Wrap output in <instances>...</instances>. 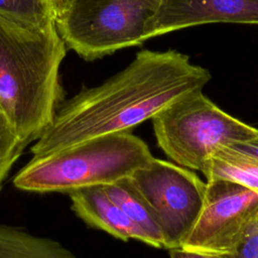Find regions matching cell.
Masks as SVG:
<instances>
[{
	"instance_id": "1",
	"label": "cell",
	"mask_w": 258,
	"mask_h": 258,
	"mask_svg": "<svg viewBox=\"0 0 258 258\" xmlns=\"http://www.w3.org/2000/svg\"><path fill=\"white\" fill-rule=\"evenodd\" d=\"M210 80L206 68L177 50H141L101 85L61 103L30 152L41 156L98 136L129 132L181 98L203 91Z\"/></svg>"
},
{
	"instance_id": "2",
	"label": "cell",
	"mask_w": 258,
	"mask_h": 258,
	"mask_svg": "<svg viewBox=\"0 0 258 258\" xmlns=\"http://www.w3.org/2000/svg\"><path fill=\"white\" fill-rule=\"evenodd\" d=\"M66 52L55 21L31 28L0 16V108L25 146L44 134L62 103Z\"/></svg>"
},
{
	"instance_id": "3",
	"label": "cell",
	"mask_w": 258,
	"mask_h": 258,
	"mask_svg": "<svg viewBox=\"0 0 258 258\" xmlns=\"http://www.w3.org/2000/svg\"><path fill=\"white\" fill-rule=\"evenodd\" d=\"M153 158L143 140L129 132L98 136L51 153L33 156L13 177L30 192H71L131 176Z\"/></svg>"
},
{
	"instance_id": "4",
	"label": "cell",
	"mask_w": 258,
	"mask_h": 258,
	"mask_svg": "<svg viewBox=\"0 0 258 258\" xmlns=\"http://www.w3.org/2000/svg\"><path fill=\"white\" fill-rule=\"evenodd\" d=\"M151 120L161 150L176 164L201 172L220 148L258 134L257 128L223 111L203 91L181 98Z\"/></svg>"
},
{
	"instance_id": "5",
	"label": "cell",
	"mask_w": 258,
	"mask_h": 258,
	"mask_svg": "<svg viewBox=\"0 0 258 258\" xmlns=\"http://www.w3.org/2000/svg\"><path fill=\"white\" fill-rule=\"evenodd\" d=\"M154 10L143 0H76L54 21L64 44L94 60L145 42Z\"/></svg>"
},
{
	"instance_id": "6",
	"label": "cell",
	"mask_w": 258,
	"mask_h": 258,
	"mask_svg": "<svg viewBox=\"0 0 258 258\" xmlns=\"http://www.w3.org/2000/svg\"><path fill=\"white\" fill-rule=\"evenodd\" d=\"M129 177L154 213L163 248L180 247L202 211L206 183L188 169L154 157Z\"/></svg>"
},
{
	"instance_id": "7",
	"label": "cell",
	"mask_w": 258,
	"mask_h": 258,
	"mask_svg": "<svg viewBox=\"0 0 258 258\" xmlns=\"http://www.w3.org/2000/svg\"><path fill=\"white\" fill-rule=\"evenodd\" d=\"M257 210L258 191L230 180H207L202 211L180 248L233 255Z\"/></svg>"
},
{
	"instance_id": "8",
	"label": "cell",
	"mask_w": 258,
	"mask_h": 258,
	"mask_svg": "<svg viewBox=\"0 0 258 258\" xmlns=\"http://www.w3.org/2000/svg\"><path fill=\"white\" fill-rule=\"evenodd\" d=\"M221 22L258 24V0H160L146 24L144 39Z\"/></svg>"
},
{
	"instance_id": "9",
	"label": "cell",
	"mask_w": 258,
	"mask_h": 258,
	"mask_svg": "<svg viewBox=\"0 0 258 258\" xmlns=\"http://www.w3.org/2000/svg\"><path fill=\"white\" fill-rule=\"evenodd\" d=\"M69 196L72 210L88 226L122 241L133 239L147 244L146 236L108 196L103 185L82 187L69 192Z\"/></svg>"
},
{
	"instance_id": "10",
	"label": "cell",
	"mask_w": 258,
	"mask_h": 258,
	"mask_svg": "<svg viewBox=\"0 0 258 258\" xmlns=\"http://www.w3.org/2000/svg\"><path fill=\"white\" fill-rule=\"evenodd\" d=\"M108 196L119 206L129 220L146 236L147 245L163 248V237L148 203L137 190L130 177L103 185Z\"/></svg>"
},
{
	"instance_id": "11",
	"label": "cell",
	"mask_w": 258,
	"mask_h": 258,
	"mask_svg": "<svg viewBox=\"0 0 258 258\" xmlns=\"http://www.w3.org/2000/svg\"><path fill=\"white\" fill-rule=\"evenodd\" d=\"M0 258H77L59 242L0 224Z\"/></svg>"
},
{
	"instance_id": "12",
	"label": "cell",
	"mask_w": 258,
	"mask_h": 258,
	"mask_svg": "<svg viewBox=\"0 0 258 258\" xmlns=\"http://www.w3.org/2000/svg\"><path fill=\"white\" fill-rule=\"evenodd\" d=\"M202 173L207 180H230L258 191V159L227 146L209 159Z\"/></svg>"
},
{
	"instance_id": "13",
	"label": "cell",
	"mask_w": 258,
	"mask_h": 258,
	"mask_svg": "<svg viewBox=\"0 0 258 258\" xmlns=\"http://www.w3.org/2000/svg\"><path fill=\"white\" fill-rule=\"evenodd\" d=\"M0 16L31 28L55 20L51 0H0Z\"/></svg>"
},
{
	"instance_id": "14",
	"label": "cell",
	"mask_w": 258,
	"mask_h": 258,
	"mask_svg": "<svg viewBox=\"0 0 258 258\" xmlns=\"http://www.w3.org/2000/svg\"><path fill=\"white\" fill-rule=\"evenodd\" d=\"M25 147L0 108V191L3 181Z\"/></svg>"
},
{
	"instance_id": "15",
	"label": "cell",
	"mask_w": 258,
	"mask_h": 258,
	"mask_svg": "<svg viewBox=\"0 0 258 258\" xmlns=\"http://www.w3.org/2000/svg\"><path fill=\"white\" fill-rule=\"evenodd\" d=\"M232 258H258V210L245 228Z\"/></svg>"
},
{
	"instance_id": "16",
	"label": "cell",
	"mask_w": 258,
	"mask_h": 258,
	"mask_svg": "<svg viewBox=\"0 0 258 258\" xmlns=\"http://www.w3.org/2000/svg\"><path fill=\"white\" fill-rule=\"evenodd\" d=\"M169 258H232V255L191 251L177 247L169 249Z\"/></svg>"
},
{
	"instance_id": "17",
	"label": "cell",
	"mask_w": 258,
	"mask_h": 258,
	"mask_svg": "<svg viewBox=\"0 0 258 258\" xmlns=\"http://www.w3.org/2000/svg\"><path fill=\"white\" fill-rule=\"evenodd\" d=\"M227 147L258 159V134L248 140L232 143Z\"/></svg>"
},
{
	"instance_id": "18",
	"label": "cell",
	"mask_w": 258,
	"mask_h": 258,
	"mask_svg": "<svg viewBox=\"0 0 258 258\" xmlns=\"http://www.w3.org/2000/svg\"><path fill=\"white\" fill-rule=\"evenodd\" d=\"M75 1L76 0H51L55 12V17L66 11Z\"/></svg>"
},
{
	"instance_id": "19",
	"label": "cell",
	"mask_w": 258,
	"mask_h": 258,
	"mask_svg": "<svg viewBox=\"0 0 258 258\" xmlns=\"http://www.w3.org/2000/svg\"><path fill=\"white\" fill-rule=\"evenodd\" d=\"M143 1H145V2H147V3H149L150 5H152L153 7H157V5H158V3H159V1L160 0H143Z\"/></svg>"
}]
</instances>
